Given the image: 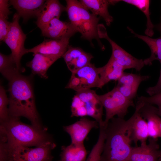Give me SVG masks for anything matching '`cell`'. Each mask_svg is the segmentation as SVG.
Masks as SVG:
<instances>
[{
    "instance_id": "cell-1",
    "label": "cell",
    "mask_w": 161,
    "mask_h": 161,
    "mask_svg": "<svg viewBox=\"0 0 161 161\" xmlns=\"http://www.w3.org/2000/svg\"><path fill=\"white\" fill-rule=\"evenodd\" d=\"M135 111L128 120L114 117L105 128L106 138L102 161H128L132 147L131 131Z\"/></svg>"
},
{
    "instance_id": "cell-2",
    "label": "cell",
    "mask_w": 161,
    "mask_h": 161,
    "mask_svg": "<svg viewBox=\"0 0 161 161\" xmlns=\"http://www.w3.org/2000/svg\"><path fill=\"white\" fill-rule=\"evenodd\" d=\"M8 90L10 117H24L30 121L32 125L41 127L30 78L18 74L9 81Z\"/></svg>"
},
{
    "instance_id": "cell-3",
    "label": "cell",
    "mask_w": 161,
    "mask_h": 161,
    "mask_svg": "<svg viewBox=\"0 0 161 161\" xmlns=\"http://www.w3.org/2000/svg\"><path fill=\"white\" fill-rule=\"evenodd\" d=\"M0 129L1 142L8 144L37 147L50 140L45 129L25 124L19 117H10Z\"/></svg>"
},
{
    "instance_id": "cell-4",
    "label": "cell",
    "mask_w": 161,
    "mask_h": 161,
    "mask_svg": "<svg viewBox=\"0 0 161 161\" xmlns=\"http://www.w3.org/2000/svg\"><path fill=\"white\" fill-rule=\"evenodd\" d=\"M0 144V161H52L51 151L56 147L51 140L34 148L1 142Z\"/></svg>"
},
{
    "instance_id": "cell-5",
    "label": "cell",
    "mask_w": 161,
    "mask_h": 161,
    "mask_svg": "<svg viewBox=\"0 0 161 161\" xmlns=\"http://www.w3.org/2000/svg\"><path fill=\"white\" fill-rule=\"evenodd\" d=\"M66 11L70 22L82 37L90 42L95 39L99 42L97 27L100 18L90 13L76 0H66Z\"/></svg>"
},
{
    "instance_id": "cell-6",
    "label": "cell",
    "mask_w": 161,
    "mask_h": 161,
    "mask_svg": "<svg viewBox=\"0 0 161 161\" xmlns=\"http://www.w3.org/2000/svg\"><path fill=\"white\" fill-rule=\"evenodd\" d=\"M99 99L106 111L103 125L106 127L109 121L115 116L124 118L129 108L134 107L133 100L124 96L116 87L108 92L98 95Z\"/></svg>"
},
{
    "instance_id": "cell-7",
    "label": "cell",
    "mask_w": 161,
    "mask_h": 161,
    "mask_svg": "<svg viewBox=\"0 0 161 161\" xmlns=\"http://www.w3.org/2000/svg\"><path fill=\"white\" fill-rule=\"evenodd\" d=\"M20 18L16 13L14 14L4 41L11 50V54L18 69L23 72L25 70L21 67V60L22 56L28 52L24 46L26 35L23 32L19 23Z\"/></svg>"
},
{
    "instance_id": "cell-8",
    "label": "cell",
    "mask_w": 161,
    "mask_h": 161,
    "mask_svg": "<svg viewBox=\"0 0 161 161\" xmlns=\"http://www.w3.org/2000/svg\"><path fill=\"white\" fill-rule=\"evenodd\" d=\"M99 127L98 123L85 117L70 125L63 127L64 130L70 136L71 143L84 144V141L91 130Z\"/></svg>"
},
{
    "instance_id": "cell-9",
    "label": "cell",
    "mask_w": 161,
    "mask_h": 161,
    "mask_svg": "<svg viewBox=\"0 0 161 161\" xmlns=\"http://www.w3.org/2000/svg\"><path fill=\"white\" fill-rule=\"evenodd\" d=\"M42 35L50 39H59L72 37L77 31L71 23L55 18L41 29Z\"/></svg>"
},
{
    "instance_id": "cell-10",
    "label": "cell",
    "mask_w": 161,
    "mask_h": 161,
    "mask_svg": "<svg viewBox=\"0 0 161 161\" xmlns=\"http://www.w3.org/2000/svg\"><path fill=\"white\" fill-rule=\"evenodd\" d=\"M76 95L84 103L87 115L95 119L99 126L103 124V106L95 91L87 89L76 92Z\"/></svg>"
},
{
    "instance_id": "cell-11",
    "label": "cell",
    "mask_w": 161,
    "mask_h": 161,
    "mask_svg": "<svg viewBox=\"0 0 161 161\" xmlns=\"http://www.w3.org/2000/svg\"><path fill=\"white\" fill-rule=\"evenodd\" d=\"M69 39H46L37 46L31 49H27V51L28 53H40L60 58L63 57L67 50L69 46Z\"/></svg>"
},
{
    "instance_id": "cell-12",
    "label": "cell",
    "mask_w": 161,
    "mask_h": 161,
    "mask_svg": "<svg viewBox=\"0 0 161 161\" xmlns=\"http://www.w3.org/2000/svg\"><path fill=\"white\" fill-rule=\"evenodd\" d=\"M150 78V76L148 75H141L124 72L118 80L116 87L126 97L133 100L136 96L140 84Z\"/></svg>"
},
{
    "instance_id": "cell-13",
    "label": "cell",
    "mask_w": 161,
    "mask_h": 161,
    "mask_svg": "<svg viewBox=\"0 0 161 161\" xmlns=\"http://www.w3.org/2000/svg\"><path fill=\"white\" fill-rule=\"evenodd\" d=\"M157 140L150 138L148 144L142 143L140 146L132 147L128 161H157L161 151Z\"/></svg>"
},
{
    "instance_id": "cell-14",
    "label": "cell",
    "mask_w": 161,
    "mask_h": 161,
    "mask_svg": "<svg viewBox=\"0 0 161 161\" xmlns=\"http://www.w3.org/2000/svg\"><path fill=\"white\" fill-rule=\"evenodd\" d=\"M46 0H11L10 5L12 6L16 10V13L26 23L30 18H37L43 8Z\"/></svg>"
},
{
    "instance_id": "cell-15",
    "label": "cell",
    "mask_w": 161,
    "mask_h": 161,
    "mask_svg": "<svg viewBox=\"0 0 161 161\" xmlns=\"http://www.w3.org/2000/svg\"><path fill=\"white\" fill-rule=\"evenodd\" d=\"M62 57L72 73L90 63L93 56L79 47L69 45Z\"/></svg>"
},
{
    "instance_id": "cell-16",
    "label": "cell",
    "mask_w": 161,
    "mask_h": 161,
    "mask_svg": "<svg viewBox=\"0 0 161 161\" xmlns=\"http://www.w3.org/2000/svg\"><path fill=\"white\" fill-rule=\"evenodd\" d=\"M72 74L80 81L79 91L94 87L100 88V81L98 68L91 63Z\"/></svg>"
},
{
    "instance_id": "cell-17",
    "label": "cell",
    "mask_w": 161,
    "mask_h": 161,
    "mask_svg": "<svg viewBox=\"0 0 161 161\" xmlns=\"http://www.w3.org/2000/svg\"><path fill=\"white\" fill-rule=\"evenodd\" d=\"M65 11H66V7L58 0H46L37 18L35 23L41 29L54 18H59L62 13Z\"/></svg>"
},
{
    "instance_id": "cell-18",
    "label": "cell",
    "mask_w": 161,
    "mask_h": 161,
    "mask_svg": "<svg viewBox=\"0 0 161 161\" xmlns=\"http://www.w3.org/2000/svg\"><path fill=\"white\" fill-rule=\"evenodd\" d=\"M144 103L138 101L136 106V116L133 123L131 131V139L136 146L140 141L141 143H146L149 137L148 126L145 120L140 115L139 110Z\"/></svg>"
},
{
    "instance_id": "cell-19",
    "label": "cell",
    "mask_w": 161,
    "mask_h": 161,
    "mask_svg": "<svg viewBox=\"0 0 161 161\" xmlns=\"http://www.w3.org/2000/svg\"><path fill=\"white\" fill-rule=\"evenodd\" d=\"M33 58L27 63V66L31 69L33 74L37 75L41 78L47 79L48 69L59 58L40 53L33 54Z\"/></svg>"
},
{
    "instance_id": "cell-20",
    "label": "cell",
    "mask_w": 161,
    "mask_h": 161,
    "mask_svg": "<svg viewBox=\"0 0 161 161\" xmlns=\"http://www.w3.org/2000/svg\"><path fill=\"white\" fill-rule=\"evenodd\" d=\"M157 108L153 105L144 103L139 110L140 115L147 122L149 137L157 140L159 137L161 138V133L157 120Z\"/></svg>"
},
{
    "instance_id": "cell-21",
    "label": "cell",
    "mask_w": 161,
    "mask_h": 161,
    "mask_svg": "<svg viewBox=\"0 0 161 161\" xmlns=\"http://www.w3.org/2000/svg\"><path fill=\"white\" fill-rule=\"evenodd\" d=\"M100 81V88L112 80H118L124 72L122 66L112 56L107 64L98 68Z\"/></svg>"
},
{
    "instance_id": "cell-22",
    "label": "cell",
    "mask_w": 161,
    "mask_h": 161,
    "mask_svg": "<svg viewBox=\"0 0 161 161\" xmlns=\"http://www.w3.org/2000/svg\"><path fill=\"white\" fill-rule=\"evenodd\" d=\"M81 4L92 13L99 15L104 20L107 25H110L113 18L109 14L108 7L110 4L109 0H80Z\"/></svg>"
},
{
    "instance_id": "cell-23",
    "label": "cell",
    "mask_w": 161,
    "mask_h": 161,
    "mask_svg": "<svg viewBox=\"0 0 161 161\" xmlns=\"http://www.w3.org/2000/svg\"><path fill=\"white\" fill-rule=\"evenodd\" d=\"M58 161H86L87 151L84 144L71 143L67 146H62Z\"/></svg>"
},
{
    "instance_id": "cell-24",
    "label": "cell",
    "mask_w": 161,
    "mask_h": 161,
    "mask_svg": "<svg viewBox=\"0 0 161 161\" xmlns=\"http://www.w3.org/2000/svg\"><path fill=\"white\" fill-rule=\"evenodd\" d=\"M127 28L135 37L144 41L149 46L151 52L150 56L145 59V65H150L155 60H157L161 63V37L156 38H152L147 35H140L136 33L129 27Z\"/></svg>"
},
{
    "instance_id": "cell-25",
    "label": "cell",
    "mask_w": 161,
    "mask_h": 161,
    "mask_svg": "<svg viewBox=\"0 0 161 161\" xmlns=\"http://www.w3.org/2000/svg\"><path fill=\"white\" fill-rule=\"evenodd\" d=\"M0 72L9 81L21 73L11 53L6 55L0 52Z\"/></svg>"
},
{
    "instance_id": "cell-26",
    "label": "cell",
    "mask_w": 161,
    "mask_h": 161,
    "mask_svg": "<svg viewBox=\"0 0 161 161\" xmlns=\"http://www.w3.org/2000/svg\"><path fill=\"white\" fill-rule=\"evenodd\" d=\"M9 1L0 0V40L4 41L8 32L11 22L8 21L11 12L9 10Z\"/></svg>"
},
{
    "instance_id": "cell-27",
    "label": "cell",
    "mask_w": 161,
    "mask_h": 161,
    "mask_svg": "<svg viewBox=\"0 0 161 161\" xmlns=\"http://www.w3.org/2000/svg\"><path fill=\"white\" fill-rule=\"evenodd\" d=\"M128 4L135 6L145 14L147 19L146 28L145 33L148 36L151 37L154 34V25L152 23L150 17L149 7L150 1L147 0H121Z\"/></svg>"
},
{
    "instance_id": "cell-28",
    "label": "cell",
    "mask_w": 161,
    "mask_h": 161,
    "mask_svg": "<svg viewBox=\"0 0 161 161\" xmlns=\"http://www.w3.org/2000/svg\"><path fill=\"white\" fill-rule=\"evenodd\" d=\"M105 138V130L103 129H100L97 142L93 147L86 161H102L101 155Z\"/></svg>"
},
{
    "instance_id": "cell-29",
    "label": "cell",
    "mask_w": 161,
    "mask_h": 161,
    "mask_svg": "<svg viewBox=\"0 0 161 161\" xmlns=\"http://www.w3.org/2000/svg\"><path fill=\"white\" fill-rule=\"evenodd\" d=\"M71 108V117H83L87 116L84 103L76 94L72 98Z\"/></svg>"
},
{
    "instance_id": "cell-30",
    "label": "cell",
    "mask_w": 161,
    "mask_h": 161,
    "mask_svg": "<svg viewBox=\"0 0 161 161\" xmlns=\"http://www.w3.org/2000/svg\"><path fill=\"white\" fill-rule=\"evenodd\" d=\"M9 104L5 89L1 85L0 86V120L1 123L7 121L10 118L7 105Z\"/></svg>"
},
{
    "instance_id": "cell-31",
    "label": "cell",
    "mask_w": 161,
    "mask_h": 161,
    "mask_svg": "<svg viewBox=\"0 0 161 161\" xmlns=\"http://www.w3.org/2000/svg\"><path fill=\"white\" fill-rule=\"evenodd\" d=\"M138 101L145 103L160 106L161 105V90L158 93L149 97L141 96L138 97Z\"/></svg>"
},
{
    "instance_id": "cell-32",
    "label": "cell",
    "mask_w": 161,
    "mask_h": 161,
    "mask_svg": "<svg viewBox=\"0 0 161 161\" xmlns=\"http://www.w3.org/2000/svg\"><path fill=\"white\" fill-rule=\"evenodd\" d=\"M80 86V81L79 79L72 74L65 88L72 89L77 92L79 90Z\"/></svg>"
},
{
    "instance_id": "cell-33",
    "label": "cell",
    "mask_w": 161,
    "mask_h": 161,
    "mask_svg": "<svg viewBox=\"0 0 161 161\" xmlns=\"http://www.w3.org/2000/svg\"><path fill=\"white\" fill-rule=\"evenodd\" d=\"M161 65V63L160 64ZM161 90V66L160 76L156 84L154 86L149 87L146 90V92L151 96L159 93Z\"/></svg>"
},
{
    "instance_id": "cell-34",
    "label": "cell",
    "mask_w": 161,
    "mask_h": 161,
    "mask_svg": "<svg viewBox=\"0 0 161 161\" xmlns=\"http://www.w3.org/2000/svg\"><path fill=\"white\" fill-rule=\"evenodd\" d=\"M157 120L159 125V127L161 133V117L158 115L157 117Z\"/></svg>"
},
{
    "instance_id": "cell-35",
    "label": "cell",
    "mask_w": 161,
    "mask_h": 161,
    "mask_svg": "<svg viewBox=\"0 0 161 161\" xmlns=\"http://www.w3.org/2000/svg\"><path fill=\"white\" fill-rule=\"evenodd\" d=\"M157 114L161 117V106H158L157 110Z\"/></svg>"
},
{
    "instance_id": "cell-36",
    "label": "cell",
    "mask_w": 161,
    "mask_h": 161,
    "mask_svg": "<svg viewBox=\"0 0 161 161\" xmlns=\"http://www.w3.org/2000/svg\"><path fill=\"white\" fill-rule=\"evenodd\" d=\"M157 28L161 32V22L157 25Z\"/></svg>"
},
{
    "instance_id": "cell-37",
    "label": "cell",
    "mask_w": 161,
    "mask_h": 161,
    "mask_svg": "<svg viewBox=\"0 0 161 161\" xmlns=\"http://www.w3.org/2000/svg\"><path fill=\"white\" fill-rule=\"evenodd\" d=\"M157 161H161V153L160 155L159 158Z\"/></svg>"
},
{
    "instance_id": "cell-38",
    "label": "cell",
    "mask_w": 161,
    "mask_h": 161,
    "mask_svg": "<svg viewBox=\"0 0 161 161\" xmlns=\"http://www.w3.org/2000/svg\"><path fill=\"white\" fill-rule=\"evenodd\" d=\"M160 106H161V105Z\"/></svg>"
}]
</instances>
